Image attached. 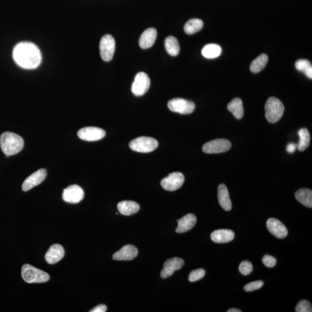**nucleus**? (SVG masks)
<instances>
[{
    "label": "nucleus",
    "instance_id": "obj_1",
    "mask_svg": "<svg viewBox=\"0 0 312 312\" xmlns=\"http://www.w3.org/2000/svg\"><path fill=\"white\" fill-rule=\"evenodd\" d=\"M15 63L21 68L33 69L37 68L42 61V55L38 48L29 42H20L13 50Z\"/></svg>",
    "mask_w": 312,
    "mask_h": 312
},
{
    "label": "nucleus",
    "instance_id": "obj_2",
    "mask_svg": "<svg viewBox=\"0 0 312 312\" xmlns=\"http://www.w3.org/2000/svg\"><path fill=\"white\" fill-rule=\"evenodd\" d=\"M24 145L23 139L14 132H5L0 137V146L7 157L20 152Z\"/></svg>",
    "mask_w": 312,
    "mask_h": 312
},
{
    "label": "nucleus",
    "instance_id": "obj_3",
    "mask_svg": "<svg viewBox=\"0 0 312 312\" xmlns=\"http://www.w3.org/2000/svg\"><path fill=\"white\" fill-rule=\"evenodd\" d=\"M265 110V117L268 122L275 123L283 116L284 107L280 99L272 97L266 101Z\"/></svg>",
    "mask_w": 312,
    "mask_h": 312
},
{
    "label": "nucleus",
    "instance_id": "obj_4",
    "mask_svg": "<svg viewBox=\"0 0 312 312\" xmlns=\"http://www.w3.org/2000/svg\"><path fill=\"white\" fill-rule=\"evenodd\" d=\"M22 277L28 283H41L49 280V274L31 265L25 264L22 268Z\"/></svg>",
    "mask_w": 312,
    "mask_h": 312
},
{
    "label": "nucleus",
    "instance_id": "obj_5",
    "mask_svg": "<svg viewBox=\"0 0 312 312\" xmlns=\"http://www.w3.org/2000/svg\"><path fill=\"white\" fill-rule=\"evenodd\" d=\"M158 142L153 138L141 137L135 138L130 142L131 149L139 153H149L156 149Z\"/></svg>",
    "mask_w": 312,
    "mask_h": 312
},
{
    "label": "nucleus",
    "instance_id": "obj_6",
    "mask_svg": "<svg viewBox=\"0 0 312 312\" xmlns=\"http://www.w3.org/2000/svg\"><path fill=\"white\" fill-rule=\"evenodd\" d=\"M115 39L110 34L103 36L99 43L100 55L105 62H110L113 59L115 51Z\"/></svg>",
    "mask_w": 312,
    "mask_h": 312
},
{
    "label": "nucleus",
    "instance_id": "obj_7",
    "mask_svg": "<svg viewBox=\"0 0 312 312\" xmlns=\"http://www.w3.org/2000/svg\"><path fill=\"white\" fill-rule=\"evenodd\" d=\"M169 110L183 115L192 114L195 110V103L183 99L177 98L169 100L168 102Z\"/></svg>",
    "mask_w": 312,
    "mask_h": 312
},
{
    "label": "nucleus",
    "instance_id": "obj_8",
    "mask_svg": "<svg viewBox=\"0 0 312 312\" xmlns=\"http://www.w3.org/2000/svg\"><path fill=\"white\" fill-rule=\"evenodd\" d=\"M150 86V80L146 73L144 72H139L136 75L133 82L131 91L135 96H142L149 90Z\"/></svg>",
    "mask_w": 312,
    "mask_h": 312
},
{
    "label": "nucleus",
    "instance_id": "obj_9",
    "mask_svg": "<svg viewBox=\"0 0 312 312\" xmlns=\"http://www.w3.org/2000/svg\"><path fill=\"white\" fill-rule=\"evenodd\" d=\"M231 147V143L228 139H216L203 145L202 150L208 154L221 153L229 150Z\"/></svg>",
    "mask_w": 312,
    "mask_h": 312
},
{
    "label": "nucleus",
    "instance_id": "obj_10",
    "mask_svg": "<svg viewBox=\"0 0 312 312\" xmlns=\"http://www.w3.org/2000/svg\"><path fill=\"white\" fill-rule=\"evenodd\" d=\"M184 181L183 174L181 172H176L164 178L161 181V185L164 189L172 192L180 189L182 186Z\"/></svg>",
    "mask_w": 312,
    "mask_h": 312
},
{
    "label": "nucleus",
    "instance_id": "obj_11",
    "mask_svg": "<svg viewBox=\"0 0 312 312\" xmlns=\"http://www.w3.org/2000/svg\"><path fill=\"white\" fill-rule=\"evenodd\" d=\"M106 132L104 130L95 127H87L81 129L78 132V137L83 141H97L104 138Z\"/></svg>",
    "mask_w": 312,
    "mask_h": 312
},
{
    "label": "nucleus",
    "instance_id": "obj_12",
    "mask_svg": "<svg viewBox=\"0 0 312 312\" xmlns=\"http://www.w3.org/2000/svg\"><path fill=\"white\" fill-rule=\"evenodd\" d=\"M62 197L66 202L77 204L83 199L84 192L80 186L72 185L64 190Z\"/></svg>",
    "mask_w": 312,
    "mask_h": 312
},
{
    "label": "nucleus",
    "instance_id": "obj_13",
    "mask_svg": "<svg viewBox=\"0 0 312 312\" xmlns=\"http://www.w3.org/2000/svg\"><path fill=\"white\" fill-rule=\"evenodd\" d=\"M47 175L46 169H39L26 179L23 183L22 190L24 192H27V191L32 189L33 187L39 185L45 180Z\"/></svg>",
    "mask_w": 312,
    "mask_h": 312
},
{
    "label": "nucleus",
    "instance_id": "obj_14",
    "mask_svg": "<svg viewBox=\"0 0 312 312\" xmlns=\"http://www.w3.org/2000/svg\"><path fill=\"white\" fill-rule=\"evenodd\" d=\"M184 261L182 259L174 257L166 260L164 263L163 269L161 272V277L163 279L171 277L175 271L183 267Z\"/></svg>",
    "mask_w": 312,
    "mask_h": 312
},
{
    "label": "nucleus",
    "instance_id": "obj_15",
    "mask_svg": "<svg viewBox=\"0 0 312 312\" xmlns=\"http://www.w3.org/2000/svg\"><path fill=\"white\" fill-rule=\"evenodd\" d=\"M266 227L271 234L279 239L286 238L288 235L287 229L282 223L277 219L271 218L266 222Z\"/></svg>",
    "mask_w": 312,
    "mask_h": 312
},
{
    "label": "nucleus",
    "instance_id": "obj_16",
    "mask_svg": "<svg viewBox=\"0 0 312 312\" xmlns=\"http://www.w3.org/2000/svg\"><path fill=\"white\" fill-rule=\"evenodd\" d=\"M138 254L137 248L131 245L123 246L113 255V259L117 261H128L137 257Z\"/></svg>",
    "mask_w": 312,
    "mask_h": 312
},
{
    "label": "nucleus",
    "instance_id": "obj_17",
    "mask_svg": "<svg viewBox=\"0 0 312 312\" xmlns=\"http://www.w3.org/2000/svg\"><path fill=\"white\" fill-rule=\"evenodd\" d=\"M65 251L64 248L59 244H54L51 246L45 254V260L49 264H54L63 259Z\"/></svg>",
    "mask_w": 312,
    "mask_h": 312
},
{
    "label": "nucleus",
    "instance_id": "obj_18",
    "mask_svg": "<svg viewBox=\"0 0 312 312\" xmlns=\"http://www.w3.org/2000/svg\"><path fill=\"white\" fill-rule=\"evenodd\" d=\"M157 30L154 28L148 29L142 33L139 40V46L142 49H149L153 46L157 38Z\"/></svg>",
    "mask_w": 312,
    "mask_h": 312
},
{
    "label": "nucleus",
    "instance_id": "obj_19",
    "mask_svg": "<svg viewBox=\"0 0 312 312\" xmlns=\"http://www.w3.org/2000/svg\"><path fill=\"white\" fill-rule=\"evenodd\" d=\"M177 222L178 225L176 231L181 234L190 231L195 227L197 223V218L195 214L189 213L181 219L177 220Z\"/></svg>",
    "mask_w": 312,
    "mask_h": 312
},
{
    "label": "nucleus",
    "instance_id": "obj_20",
    "mask_svg": "<svg viewBox=\"0 0 312 312\" xmlns=\"http://www.w3.org/2000/svg\"><path fill=\"white\" fill-rule=\"evenodd\" d=\"M235 237L234 232L230 230H216L211 234L212 241L217 244H225L231 242Z\"/></svg>",
    "mask_w": 312,
    "mask_h": 312
},
{
    "label": "nucleus",
    "instance_id": "obj_21",
    "mask_svg": "<svg viewBox=\"0 0 312 312\" xmlns=\"http://www.w3.org/2000/svg\"><path fill=\"white\" fill-rule=\"evenodd\" d=\"M218 200L221 207L226 211L231 210L232 203L227 187L224 184H220L218 187Z\"/></svg>",
    "mask_w": 312,
    "mask_h": 312
},
{
    "label": "nucleus",
    "instance_id": "obj_22",
    "mask_svg": "<svg viewBox=\"0 0 312 312\" xmlns=\"http://www.w3.org/2000/svg\"><path fill=\"white\" fill-rule=\"evenodd\" d=\"M139 209V205L134 201H124L117 204V210L119 213L125 216H131L137 213Z\"/></svg>",
    "mask_w": 312,
    "mask_h": 312
},
{
    "label": "nucleus",
    "instance_id": "obj_23",
    "mask_svg": "<svg viewBox=\"0 0 312 312\" xmlns=\"http://www.w3.org/2000/svg\"><path fill=\"white\" fill-rule=\"evenodd\" d=\"M227 109L234 115L236 119H241L243 117L244 110L241 99L239 98L233 99L227 105Z\"/></svg>",
    "mask_w": 312,
    "mask_h": 312
},
{
    "label": "nucleus",
    "instance_id": "obj_24",
    "mask_svg": "<svg viewBox=\"0 0 312 312\" xmlns=\"http://www.w3.org/2000/svg\"><path fill=\"white\" fill-rule=\"evenodd\" d=\"M296 198L298 202L301 203L305 207H312V191L310 189H299L295 194Z\"/></svg>",
    "mask_w": 312,
    "mask_h": 312
},
{
    "label": "nucleus",
    "instance_id": "obj_25",
    "mask_svg": "<svg viewBox=\"0 0 312 312\" xmlns=\"http://www.w3.org/2000/svg\"><path fill=\"white\" fill-rule=\"evenodd\" d=\"M222 52V48L219 45L215 44L205 45L202 50V56L209 59L217 58Z\"/></svg>",
    "mask_w": 312,
    "mask_h": 312
},
{
    "label": "nucleus",
    "instance_id": "obj_26",
    "mask_svg": "<svg viewBox=\"0 0 312 312\" xmlns=\"http://www.w3.org/2000/svg\"><path fill=\"white\" fill-rule=\"evenodd\" d=\"M165 48L169 55L177 56L180 52V46L178 39L173 36H169L165 39Z\"/></svg>",
    "mask_w": 312,
    "mask_h": 312
},
{
    "label": "nucleus",
    "instance_id": "obj_27",
    "mask_svg": "<svg viewBox=\"0 0 312 312\" xmlns=\"http://www.w3.org/2000/svg\"><path fill=\"white\" fill-rule=\"evenodd\" d=\"M268 62V57L266 54H262L251 63L250 71L253 73H259L262 71Z\"/></svg>",
    "mask_w": 312,
    "mask_h": 312
},
{
    "label": "nucleus",
    "instance_id": "obj_28",
    "mask_svg": "<svg viewBox=\"0 0 312 312\" xmlns=\"http://www.w3.org/2000/svg\"><path fill=\"white\" fill-rule=\"evenodd\" d=\"M298 134L299 141L297 145V148L299 151H304L310 146L311 141L310 133L307 129L302 128L299 130Z\"/></svg>",
    "mask_w": 312,
    "mask_h": 312
},
{
    "label": "nucleus",
    "instance_id": "obj_29",
    "mask_svg": "<svg viewBox=\"0 0 312 312\" xmlns=\"http://www.w3.org/2000/svg\"><path fill=\"white\" fill-rule=\"evenodd\" d=\"M204 23L201 19H191L185 24L184 27V32L187 34L192 35L198 32L202 29Z\"/></svg>",
    "mask_w": 312,
    "mask_h": 312
},
{
    "label": "nucleus",
    "instance_id": "obj_30",
    "mask_svg": "<svg viewBox=\"0 0 312 312\" xmlns=\"http://www.w3.org/2000/svg\"><path fill=\"white\" fill-rule=\"evenodd\" d=\"M296 68L298 71L304 73L309 78H312V66L310 61L305 59L298 60L296 63Z\"/></svg>",
    "mask_w": 312,
    "mask_h": 312
},
{
    "label": "nucleus",
    "instance_id": "obj_31",
    "mask_svg": "<svg viewBox=\"0 0 312 312\" xmlns=\"http://www.w3.org/2000/svg\"><path fill=\"white\" fill-rule=\"evenodd\" d=\"M205 271L204 269L199 268L196 269L190 272L189 276V280L191 282H195V281L201 279L204 277Z\"/></svg>",
    "mask_w": 312,
    "mask_h": 312
},
{
    "label": "nucleus",
    "instance_id": "obj_32",
    "mask_svg": "<svg viewBox=\"0 0 312 312\" xmlns=\"http://www.w3.org/2000/svg\"><path fill=\"white\" fill-rule=\"evenodd\" d=\"M312 311V305L307 300L300 301L296 308V312H311Z\"/></svg>",
    "mask_w": 312,
    "mask_h": 312
},
{
    "label": "nucleus",
    "instance_id": "obj_33",
    "mask_svg": "<svg viewBox=\"0 0 312 312\" xmlns=\"http://www.w3.org/2000/svg\"><path fill=\"white\" fill-rule=\"evenodd\" d=\"M239 270L242 275H249L253 271V265L249 262H242L239 266Z\"/></svg>",
    "mask_w": 312,
    "mask_h": 312
},
{
    "label": "nucleus",
    "instance_id": "obj_34",
    "mask_svg": "<svg viewBox=\"0 0 312 312\" xmlns=\"http://www.w3.org/2000/svg\"><path fill=\"white\" fill-rule=\"evenodd\" d=\"M263 284V282L262 280H257L252 281L246 284L244 286V290L247 292H254V291L261 289Z\"/></svg>",
    "mask_w": 312,
    "mask_h": 312
},
{
    "label": "nucleus",
    "instance_id": "obj_35",
    "mask_svg": "<svg viewBox=\"0 0 312 312\" xmlns=\"http://www.w3.org/2000/svg\"><path fill=\"white\" fill-rule=\"evenodd\" d=\"M277 259L274 257L266 254L263 257V263L266 267L273 268L277 264Z\"/></svg>",
    "mask_w": 312,
    "mask_h": 312
},
{
    "label": "nucleus",
    "instance_id": "obj_36",
    "mask_svg": "<svg viewBox=\"0 0 312 312\" xmlns=\"http://www.w3.org/2000/svg\"><path fill=\"white\" fill-rule=\"evenodd\" d=\"M107 307H106L105 305H99L97 306L95 308H93L92 310H91V312H107Z\"/></svg>",
    "mask_w": 312,
    "mask_h": 312
},
{
    "label": "nucleus",
    "instance_id": "obj_37",
    "mask_svg": "<svg viewBox=\"0 0 312 312\" xmlns=\"http://www.w3.org/2000/svg\"><path fill=\"white\" fill-rule=\"evenodd\" d=\"M296 148H297V144L291 142L287 145L286 150L288 153H293L295 152Z\"/></svg>",
    "mask_w": 312,
    "mask_h": 312
},
{
    "label": "nucleus",
    "instance_id": "obj_38",
    "mask_svg": "<svg viewBox=\"0 0 312 312\" xmlns=\"http://www.w3.org/2000/svg\"><path fill=\"white\" fill-rule=\"evenodd\" d=\"M228 312H241L242 311L241 310H238V309H235V308H232V309H230L228 311Z\"/></svg>",
    "mask_w": 312,
    "mask_h": 312
}]
</instances>
